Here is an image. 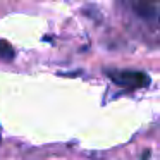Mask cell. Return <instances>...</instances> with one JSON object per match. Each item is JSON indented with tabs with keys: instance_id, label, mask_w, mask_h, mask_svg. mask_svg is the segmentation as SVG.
I'll use <instances>...</instances> for the list:
<instances>
[{
	"instance_id": "277c9868",
	"label": "cell",
	"mask_w": 160,
	"mask_h": 160,
	"mask_svg": "<svg viewBox=\"0 0 160 160\" xmlns=\"http://www.w3.org/2000/svg\"><path fill=\"white\" fill-rule=\"evenodd\" d=\"M148 157H150V150H146V152L143 153V160H148Z\"/></svg>"
},
{
	"instance_id": "6da1fadb",
	"label": "cell",
	"mask_w": 160,
	"mask_h": 160,
	"mask_svg": "<svg viewBox=\"0 0 160 160\" xmlns=\"http://www.w3.org/2000/svg\"><path fill=\"white\" fill-rule=\"evenodd\" d=\"M108 78L114 81L117 86H124L129 90H138L150 84V76L143 71H132V69H107L105 71Z\"/></svg>"
},
{
	"instance_id": "3957f363",
	"label": "cell",
	"mask_w": 160,
	"mask_h": 160,
	"mask_svg": "<svg viewBox=\"0 0 160 160\" xmlns=\"http://www.w3.org/2000/svg\"><path fill=\"white\" fill-rule=\"evenodd\" d=\"M14 55H16L14 48H12L7 42L0 40V59H2V60H12V59H14Z\"/></svg>"
},
{
	"instance_id": "7a4b0ae2",
	"label": "cell",
	"mask_w": 160,
	"mask_h": 160,
	"mask_svg": "<svg viewBox=\"0 0 160 160\" xmlns=\"http://www.w3.org/2000/svg\"><path fill=\"white\" fill-rule=\"evenodd\" d=\"M131 9L139 19L143 21H157L158 18V7L157 4H150V2H132Z\"/></svg>"
}]
</instances>
